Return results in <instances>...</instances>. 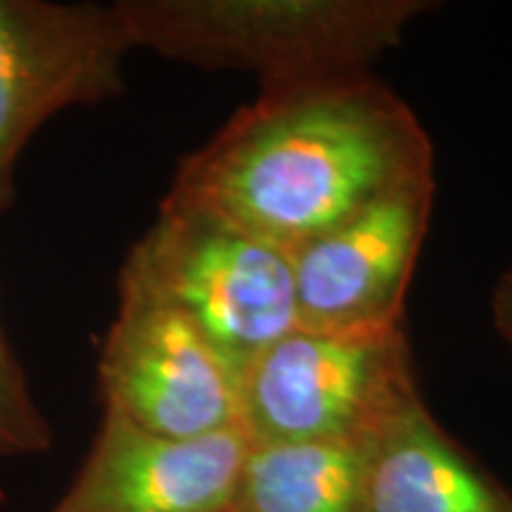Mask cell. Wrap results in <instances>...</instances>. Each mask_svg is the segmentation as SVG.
<instances>
[{"label": "cell", "instance_id": "obj_1", "mask_svg": "<svg viewBox=\"0 0 512 512\" xmlns=\"http://www.w3.org/2000/svg\"><path fill=\"white\" fill-rule=\"evenodd\" d=\"M434 181L425 126L370 72L261 88L178 166L166 200L292 254L363 209Z\"/></svg>", "mask_w": 512, "mask_h": 512}, {"label": "cell", "instance_id": "obj_2", "mask_svg": "<svg viewBox=\"0 0 512 512\" xmlns=\"http://www.w3.org/2000/svg\"><path fill=\"white\" fill-rule=\"evenodd\" d=\"M131 48L200 69L259 76L261 88L368 72L401 46L427 0H119Z\"/></svg>", "mask_w": 512, "mask_h": 512}, {"label": "cell", "instance_id": "obj_3", "mask_svg": "<svg viewBox=\"0 0 512 512\" xmlns=\"http://www.w3.org/2000/svg\"><path fill=\"white\" fill-rule=\"evenodd\" d=\"M121 271L181 309L242 375L297 328L290 254L211 211L164 197Z\"/></svg>", "mask_w": 512, "mask_h": 512}, {"label": "cell", "instance_id": "obj_4", "mask_svg": "<svg viewBox=\"0 0 512 512\" xmlns=\"http://www.w3.org/2000/svg\"><path fill=\"white\" fill-rule=\"evenodd\" d=\"M413 394L418 384L403 328H294L242 375V432L249 444L366 439Z\"/></svg>", "mask_w": 512, "mask_h": 512}, {"label": "cell", "instance_id": "obj_5", "mask_svg": "<svg viewBox=\"0 0 512 512\" xmlns=\"http://www.w3.org/2000/svg\"><path fill=\"white\" fill-rule=\"evenodd\" d=\"M102 403L169 439L242 430V373L181 309L121 271L98 361Z\"/></svg>", "mask_w": 512, "mask_h": 512}, {"label": "cell", "instance_id": "obj_6", "mask_svg": "<svg viewBox=\"0 0 512 512\" xmlns=\"http://www.w3.org/2000/svg\"><path fill=\"white\" fill-rule=\"evenodd\" d=\"M131 50L112 5L0 0V214L34 133L55 114L124 93Z\"/></svg>", "mask_w": 512, "mask_h": 512}, {"label": "cell", "instance_id": "obj_7", "mask_svg": "<svg viewBox=\"0 0 512 512\" xmlns=\"http://www.w3.org/2000/svg\"><path fill=\"white\" fill-rule=\"evenodd\" d=\"M434 188V181L403 188L294 249L297 328H403L408 285L430 228Z\"/></svg>", "mask_w": 512, "mask_h": 512}, {"label": "cell", "instance_id": "obj_8", "mask_svg": "<svg viewBox=\"0 0 512 512\" xmlns=\"http://www.w3.org/2000/svg\"><path fill=\"white\" fill-rule=\"evenodd\" d=\"M247 448L242 430L169 439L105 408L81 470L48 512H230Z\"/></svg>", "mask_w": 512, "mask_h": 512}, {"label": "cell", "instance_id": "obj_9", "mask_svg": "<svg viewBox=\"0 0 512 512\" xmlns=\"http://www.w3.org/2000/svg\"><path fill=\"white\" fill-rule=\"evenodd\" d=\"M363 512H512V496L441 430L418 392L368 434Z\"/></svg>", "mask_w": 512, "mask_h": 512}, {"label": "cell", "instance_id": "obj_10", "mask_svg": "<svg viewBox=\"0 0 512 512\" xmlns=\"http://www.w3.org/2000/svg\"><path fill=\"white\" fill-rule=\"evenodd\" d=\"M366 439L249 444L230 512H363Z\"/></svg>", "mask_w": 512, "mask_h": 512}, {"label": "cell", "instance_id": "obj_11", "mask_svg": "<svg viewBox=\"0 0 512 512\" xmlns=\"http://www.w3.org/2000/svg\"><path fill=\"white\" fill-rule=\"evenodd\" d=\"M53 446V427L0 328V456H36Z\"/></svg>", "mask_w": 512, "mask_h": 512}, {"label": "cell", "instance_id": "obj_12", "mask_svg": "<svg viewBox=\"0 0 512 512\" xmlns=\"http://www.w3.org/2000/svg\"><path fill=\"white\" fill-rule=\"evenodd\" d=\"M491 318H494L498 337L512 351V268L498 278L494 294H491Z\"/></svg>", "mask_w": 512, "mask_h": 512}]
</instances>
